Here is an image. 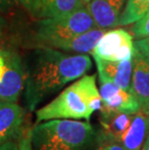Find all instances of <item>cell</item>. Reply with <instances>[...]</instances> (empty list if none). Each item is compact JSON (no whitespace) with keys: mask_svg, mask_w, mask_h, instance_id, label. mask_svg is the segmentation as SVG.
I'll return each instance as SVG.
<instances>
[{"mask_svg":"<svg viewBox=\"0 0 149 150\" xmlns=\"http://www.w3.org/2000/svg\"><path fill=\"white\" fill-rule=\"evenodd\" d=\"M135 42L133 35L122 28L107 30L92 50L93 58L110 61H125L133 59Z\"/></svg>","mask_w":149,"mask_h":150,"instance_id":"5b68a950","label":"cell"},{"mask_svg":"<svg viewBox=\"0 0 149 150\" xmlns=\"http://www.w3.org/2000/svg\"><path fill=\"white\" fill-rule=\"evenodd\" d=\"M17 1L32 18H41L39 0H17Z\"/></svg>","mask_w":149,"mask_h":150,"instance_id":"e0dca14e","label":"cell"},{"mask_svg":"<svg viewBox=\"0 0 149 150\" xmlns=\"http://www.w3.org/2000/svg\"><path fill=\"white\" fill-rule=\"evenodd\" d=\"M99 146L96 150H126L122 145L119 143L112 142H98Z\"/></svg>","mask_w":149,"mask_h":150,"instance_id":"44dd1931","label":"cell"},{"mask_svg":"<svg viewBox=\"0 0 149 150\" xmlns=\"http://www.w3.org/2000/svg\"><path fill=\"white\" fill-rule=\"evenodd\" d=\"M105 32L106 30L94 27L83 33L76 35L75 37L67 41L57 44L52 49L74 54H91L92 50L96 47Z\"/></svg>","mask_w":149,"mask_h":150,"instance_id":"4fadbf2b","label":"cell"},{"mask_svg":"<svg viewBox=\"0 0 149 150\" xmlns=\"http://www.w3.org/2000/svg\"><path fill=\"white\" fill-rule=\"evenodd\" d=\"M6 66L0 76V102L17 103L25 84V69L20 55L10 50H5Z\"/></svg>","mask_w":149,"mask_h":150,"instance_id":"8992f818","label":"cell"},{"mask_svg":"<svg viewBox=\"0 0 149 150\" xmlns=\"http://www.w3.org/2000/svg\"><path fill=\"white\" fill-rule=\"evenodd\" d=\"M95 136L86 120L50 119L31 127L33 150H88Z\"/></svg>","mask_w":149,"mask_h":150,"instance_id":"3957f363","label":"cell"},{"mask_svg":"<svg viewBox=\"0 0 149 150\" xmlns=\"http://www.w3.org/2000/svg\"><path fill=\"white\" fill-rule=\"evenodd\" d=\"M18 150H33L30 127L23 128L21 131L18 140Z\"/></svg>","mask_w":149,"mask_h":150,"instance_id":"ac0fdd59","label":"cell"},{"mask_svg":"<svg viewBox=\"0 0 149 150\" xmlns=\"http://www.w3.org/2000/svg\"><path fill=\"white\" fill-rule=\"evenodd\" d=\"M131 89L141 110L149 114V56L135 47Z\"/></svg>","mask_w":149,"mask_h":150,"instance_id":"ba28073f","label":"cell"},{"mask_svg":"<svg viewBox=\"0 0 149 150\" xmlns=\"http://www.w3.org/2000/svg\"><path fill=\"white\" fill-rule=\"evenodd\" d=\"M8 25L7 21L0 14V50H9L8 49Z\"/></svg>","mask_w":149,"mask_h":150,"instance_id":"d6986e66","label":"cell"},{"mask_svg":"<svg viewBox=\"0 0 149 150\" xmlns=\"http://www.w3.org/2000/svg\"><path fill=\"white\" fill-rule=\"evenodd\" d=\"M24 119L25 110L18 103L0 102V145L20 137Z\"/></svg>","mask_w":149,"mask_h":150,"instance_id":"30bf717a","label":"cell"},{"mask_svg":"<svg viewBox=\"0 0 149 150\" xmlns=\"http://www.w3.org/2000/svg\"><path fill=\"white\" fill-rule=\"evenodd\" d=\"M94 61L99 75V81H109L127 90H132L133 59L125 61H110L94 58Z\"/></svg>","mask_w":149,"mask_h":150,"instance_id":"8fae6325","label":"cell"},{"mask_svg":"<svg viewBox=\"0 0 149 150\" xmlns=\"http://www.w3.org/2000/svg\"><path fill=\"white\" fill-rule=\"evenodd\" d=\"M82 1H83V3H84V4H85V5H86V4H87V3H88V2H89V1H90V0H82Z\"/></svg>","mask_w":149,"mask_h":150,"instance_id":"d4e9b609","label":"cell"},{"mask_svg":"<svg viewBox=\"0 0 149 150\" xmlns=\"http://www.w3.org/2000/svg\"><path fill=\"white\" fill-rule=\"evenodd\" d=\"M91 67L88 54H69L52 47H38L25 69L23 90L27 108L36 110L43 100L86 75Z\"/></svg>","mask_w":149,"mask_h":150,"instance_id":"6da1fadb","label":"cell"},{"mask_svg":"<svg viewBox=\"0 0 149 150\" xmlns=\"http://www.w3.org/2000/svg\"><path fill=\"white\" fill-rule=\"evenodd\" d=\"M96 27L86 6L67 15L42 18L37 21L34 39L38 47H54L76 35Z\"/></svg>","mask_w":149,"mask_h":150,"instance_id":"277c9868","label":"cell"},{"mask_svg":"<svg viewBox=\"0 0 149 150\" xmlns=\"http://www.w3.org/2000/svg\"><path fill=\"white\" fill-rule=\"evenodd\" d=\"M125 3L126 0H90L85 6L96 27L107 31L120 26Z\"/></svg>","mask_w":149,"mask_h":150,"instance_id":"9c48e42d","label":"cell"},{"mask_svg":"<svg viewBox=\"0 0 149 150\" xmlns=\"http://www.w3.org/2000/svg\"><path fill=\"white\" fill-rule=\"evenodd\" d=\"M141 150H149V133L147 135V138L145 139V142L143 143V146H142Z\"/></svg>","mask_w":149,"mask_h":150,"instance_id":"cb8c5ba5","label":"cell"},{"mask_svg":"<svg viewBox=\"0 0 149 150\" xmlns=\"http://www.w3.org/2000/svg\"><path fill=\"white\" fill-rule=\"evenodd\" d=\"M99 91L102 99L101 108L125 113H135L141 110L132 90H127L112 82L100 81Z\"/></svg>","mask_w":149,"mask_h":150,"instance_id":"52a82bcc","label":"cell"},{"mask_svg":"<svg viewBox=\"0 0 149 150\" xmlns=\"http://www.w3.org/2000/svg\"><path fill=\"white\" fill-rule=\"evenodd\" d=\"M149 133V114L139 110L134 113L129 128L120 137L119 143L126 150H141Z\"/></svg>","mask_w":149,"mask_h":150,"instance_id":"7c38bea8","label":"cell"},{"mask_svg":"<svg viewBox=\"0 0 149 150\" xmlns=\"http://www.w3.org/2000/svg\"><path fill=\"white\" fill-rule=\"evenodd\" d=\"M41 18L67 15L84 7L82 0H39Z\"/></svg>","mask_w":149,"mask_h":150,"instance_id":"5bb4252c","label":"cell"},{"mask_svg":"<svg viewBox=\"0 0 149 150\" xmlns=\"http://www.w3.org/2000/svg\"><path fill=\"white\" fill-rule=\"evenodd\" d=\"M148 11L149 0H126L124 11L120 18V25L126 26L135 23L146 15Z\"/></svg>","mask_w":149,"mask_h":150,"instance_id":"9a60e30c","label":"cell"},{"mask_svg":"<svg viewBox=\"0 0 149 150\" xmlns=\"http://www.w3.org/2000/svg\"><path fill=\"white\" fill-rule=\"evenodd\" d=\"M132 33L138 40L149 38V11L141 20L135 22L132 27Z\"/></svg>","mask_w":149,"mask_h":150,"instance_id":"2e32d148","label":"cell"},{"mask_svg":"<svg viewBox=\"0 0 149 150\" xmlns=\"http://www.w3.org/2000/svg\"><path fill=\"white\" fill-rule=\"evenodd\" d=\"M102 106L96 75H84L66 87L57 97L36 110V123L50 119L89 121Z\"/></svg>","mask_w":149,"mask_h":150,"instance_id":"7a4b0ae2","label":"cell"},{"mask_svg":"<svg viewBox=\"0 0 149 150\" xmlns=\"http://www.w3.org/2000/svg\"><path fill=\"white\" fill-rule=\"evenodd\" d=\"M0 150H18V142H16L15 139L8 140L0 145Z\"/></svg>","mask_w":149,"mask_h":150,"instance_id":"603a6c76","label":"cell"},{"mask_svg":"<svg viewBox=\"0 0 149 150\" xmlns=\"http://www.w3.org/2000/svg\"><path fill=\"white\" fill-rule=\"evenodd\" d=\"M135 47L141 50L142 52H144L147 56H149V38L144 39H138L135 42Z\"/></svg>","mask_w":149,"mask_h":150,"instance_id":"7402d4cb","label":"cell"},{"mask_svg":"<svg viewBox=\"0 0 149 150\" xmlns=\"http://www.w3.org/2000/svg\"><path fill=\"white\" fill-rule=\"evenodd\" d=\"M17 5H18L17 0H0V14H8L14 10Z\"/></svg>","mask_w":149,"mask_h":150,"instance_id":"ffe728a7","label":"cell"}]
</instances>
